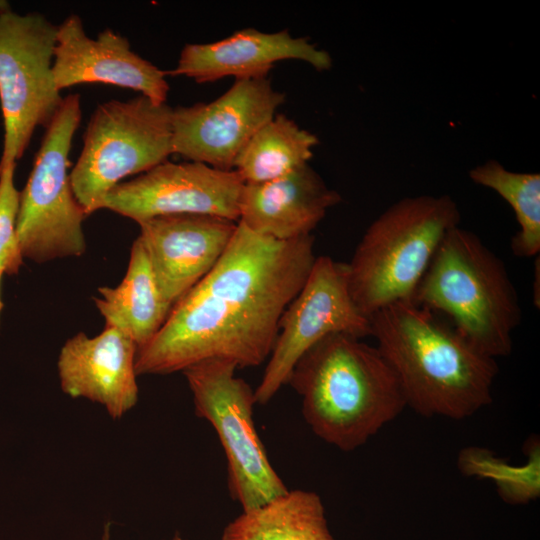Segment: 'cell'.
Returning a JSON list of instances; mask_svg holds the SVG:
<instances>
[{
	"label": "cell",
	"mask_w": 540,
	"mask_h": 540,
	"mask_svg": "<svg viewBox=\"0 0 540 540\" xmlns=\"http://www.w3.org/2000/svg\"><path fill=\"white\" fill-rule=\"evenodd\" d=\"M300 60L319 71L332 66V58L307 37H293L288 30L262 32L244 28L211 43L186 44L177 65L167 76H185L210 83L226 77L235 80L267 78L277 62Z\"/></svg>",
	"instance_id": "15"
},
{
	"label": "cell",
	"mask_w": 540,
	"mask_h": 540,
	"mask_svg": "<svg viewBox=\"0 0 540 540\" xmlns=\"http://www.w3.org/2000/svg\"><path fill=\"white\" fill-rule=\"evenodd\" d=\"M244 181L235 170L165 161L106 195L103 209L139 223L159 216L202 214L239 220Z\"/></svg>",
	"instance_id": "12"
},
{
	"label": "cell",
	"mask_w": 540,
	"mask_h": 540,
	"mask_svg": "<svg viewBox=\"0 0 540 540\" xmlns=\"http://www.w3.org/2000/svg\"><path fill=\"white\" fill-rule=\"evenodd\" d=\"M52 70L59 91L102 83L138 91L155 103H166L169 93L166 71L135 53L125 36L106 28L90 38L76 14L57 26Z\"/></svg>",
	"instance_id": "13"
},
{
	"label": "cell",
	"mask_w": 540,
	"mask_h": 540,
	"mask_svg": "<svg viewBox=\"0 0 540 540\" xmlns=\"http://www.w3.org/2000/svg\"><path fill=\"white\" fill-rule=\"evenodd\" d=\"M137 351L135 342L115 327L105 326L92 338L79 332L59 353L62 391L102 405L113 419L123 417L138 401Z\"/></svg>",
	"instance_id": "16"
},
{
	"label": "cell",
	"mask_w": 540,
	"mask_h": 540,
	"mask_svg": "<svg viewBox=\"0 0 540 540\" xmlns=\"http://www.w3.org/2000/svg\"><path fill=\"white\" fill-rule=\"evenodd\" d=\"M237 223L202 214L159 216L138 223L137 238L168 304L173 306L212 270L227 249Z\"/></svg>",
	"instance_id": "14"
},
{
	"label": "cell",
	"mask_w": 540,
	"mask_h": 540,
	"mask_svg": "<svg viewBox=\"0 0 540 540\" xmlns=\"http://www.w3.org/2000/svg\"><path fill=\"white\" fill-rule=\"evenodd\" d=\"M11 10L10 5L7 1L0 0V13Z\"/></svg>",
	"instance_id": "25"
},
{
	"label": "cell",
	"mask_w": 540,
	"mask_h": 540,
	"mask_svg": "<svg viewBox=\"0 0 540 540\" xmlns=\"http://www.w3.org/2000/svg\"><path fill=\"white\" fill-rule=\"evenodd\" d=\"M227 360H206L183 374L198 417L215 429L227 459L228 489L243 511L260 507L288 489L268 459L253 420L254 390Z\"/></svg>",
	"instance_id": "8"
},
{
	"label": "cell",
	"mask_w": 540,
	"mask_h": 540,
	"mask_svg": "<svg viewBox=\"0 0 540 540\" xmlns=\"http://www.w3.org/2000/svg\"><path fill=\"white\" fill-rule=\"evenodd\" d=\"M314 237L277 240L237 223L217 264L184 294L138 349L137 375H166L206 360L237 368L269 358L281 317L315 262Z\"/></svg>",
	"instance_id": "1"
},
{
	"label": "cell",
	"mask_w": 540,
	"mask_h": 540,
	"mask_svg": "<svg viewBox=\"0 0 540 540\" xmlns=\"http://www.w3.org/2000/svg\"><path fill=\"white\" fill-rule=\"evenodd\" d=\"M340 201V194L305 164L271 181L244 183L238 222L258 235L296 239L311 235Z\"/></svg>",
	"instance_id": "17"
},
{
	"label": "cell",
	"mask_w": 540,
	"mask_h": 540,
	"mask_svg": "<svg viewBox=\"0 0 540 540\" xmlns=\"http://www.w3.org/2000/svg\"><path fill=\"white\" fill-rule=\"evenodd\" d=\"M100 540H111V524L108 522L103 529Z\"/></svg>",
	"instance_id": "24"
},
{
	"label": "cell",
	"mask_w": 540,
	"mask_h": 540,
	"mask_svg": "<svg viewBox=\"0 0 540 540\" xmlns=\"http://www.w3.org/2000/svg\"><path fill=\"white\" fill-rule=\"evenodd\" d=\"M16 164L0 169V269L17 274L23 256L17 239V217L20 192L14 183Z\"/></svg>",
	"instance_id": "23"
},
{
	"label": "cell",
	"mask_w": 540,
	"mask_h": 540,
	"mask_svg": "<svg viewBox=\"0 0 540 540\" xmlns=\"http://www.w3.org/2000/svg\"><path fill=\"white\" fill-rule=\"evenodd\" d=\"M94 302L106 326L128 335L138 349L146 345L166 321L172 306L159 290L146 251L138 238L132 244L127 272L114 287H100Z\"/></svg>",
	"instance_id": "18"
},
{
	"label": "cell",
	"mask_w": 540,
	"mask_h": 540,
	"mask_svg": "<svg viewBox=\"0 0 540 540\" xmlns=\"http://www.w3.org/2000/svg\"><path fill=\"white\" fill-rule=\"evenodd\" d=\"M369 319L376 347L415 412L461 420L491 403L495 359L476 350L443 316L399 301Z\"/></svg>",
	"instance_id": "2"
},
{
	"label": "cell",
	"mask_w": 540,
	"mask_h": 540,
	"mask_svg": "<svg viewBox=\"0 0 540 540\" xmlns=\"http://www.w3.org/2000/svg\"><path fill=\"white\" fill-rule=\"evenodd\" d=\"M56 34L57 26L38 12L0 13V169L16 164L35 129H46L62 103L52 70Z\"/></svg>",
	"instance_id": "9"
},
{
	"label": "cell",
	"mask_w": 540,
	"mask_h": 540,
	"mask_svg": "<svg viewBox=\"0 0 540 540\" xmlns=\"http://www.w3.org/2000/svg\"><path fill=\"white\" fill-rule=\"evenodd\" d=\"M287 384L301 397L313 433L342 451L364 445L407 407L378 348L344 333L328 335L305 352Z\"/></svg>",
	"instance_id": "3"
},
{
	"label": "cell",
	"mask_w": 540,
	"mask_h": 540,
	"mask_svg": "<svg viewBox=\"0 0 540 540\" xmlns=\"http://www.w3.org/2000/svg\"><path fill=\"white\" fill-rule=\"evenodd\" d=\"M413 301L445 317L480 353H511L519 298L505 263L475 233L459 226L446 233Z\"/></svg>",
	"instance_id": "4"
},
{
	"label": "cell",
	"mask_w": 540,
	"mask_h": 540,
	"mask_svg": "<svg viewBox=\"0 0 540 540\" xmlns=\"http://www.w3.org/2000/svg\"><path fill=\"white\" fill-rule=\"evenodd\" d=\"M527 461L512 465L486 448H463L457 458L462 474L494 482L501 499L511 505L527 504L540 496V444L530 439L525 446Z\"/></svg>",
	"instance_id": "22"
},
{
	"label": "cell",
	"mask_w": 540,
	"mask_h": 540,
	"mask_svg": "<svg viewBox=\"0 0 540 540\" xmlns=\"http://www.w3.org/2000/svg\"><path fill=\"white\" fill-rule=\"evenodd\" d=\"M470 179L498 193L515 212L518 232L510 247L518 257L540 252V174L513 172L496 160H488L469 172Z\"/></svg>",
	"instance_id": "21"
},
{
	"label": "cell",
	"mask_w": 540,
	"mask_h": 540,
	"mask_svg": "<svg viewBox=\"0 0 540 540\" xmlns=\"http://www.w3.org/2000/svg\"><path fill=\"white\" fill-rule=\"evenodd\" d=\"M285 102L270 79L235 80L208 103L172 109V154L230 171L252 136Z\"/></svg>",
	"instance_id": "11"
},
{
	"label": "cell",
	"mask_w": 540,
	"mask_h": 540,
	"mask_svg": "<svg viewBox=\"0 0 540 540\" xmlns=\"http://www.w3.org/2000/svg\"><path fill=\"white\" fill-rule=\"evenodd\" d=\"M460 221L448 195L405 197L367 228L347 264L350 295L368 318L416 289L446 233Z\"/></svg>",
	"instance_id": "5"
},
{
	"label": "cell",
	"mask_w": 540,
	"mask_h": 540,
	"mask_svg": "<svg viewBox=\"0 0 540 540\" xmlns=\"http://www.w3.org/2000/svg\"><path fill=\"white\" fill-rule=\"evenodd\" d=\"M318 143L316 135L276 113L248 141L233 170L244 183L271 181L308 164Z\"/></svg>",
	"instance_id": "20"
},
{
	"label": "cell",
	"mask_w": 540,
	"mask_h": 540,
	"mask_svg": "<svg viewBox=\"0 0 540 540\" xmlns=\"http://www.w3.org/2000/svg\"><path fill=\"white\" fill-rule=\"evenodd\" d=\"M172 107L139 95L100 104L90 117L70 171L74 195L88 216L103 209L109 191L172 154Z\"/></svg>",
	"instance_id": "6"
},
{
	"label": "cell",
	"mask_w": 540,
	"mask_h": 540,
	"mask_svg": "<svg viewBox=\"0 0 540 540\" xmlns=\"http://www.w3.org/2000/svg\"><path fill=\"white\" fill-rule=\"evenodd\" d=\"M334 333L362 339L371 336V323L350 295L347 264L319 256L281 317L275 345L254 390L256 403H268L288 383L303 354Z\"/></svg>",
	"instance_id": "10"
},
{
	"label": "cell",
	"mask_w": 540,
	"mask_h": 540,
	"mask_svg": "<svg viewBox=\"0 0 540 540\" xmlns=\"http://www.w3.org/2000/svg\"><path fill=\"white\" fill-rule=\"evenodd\" d=\"M3 273H4V272L0 269V283H1V278H2V274H3ZM2 308H3V303H2L1 297H0V312H1Z\"/></svg>",
	"instance_id": "27"
},
{
	"label": "cell",
	"mask_w": 540,
	"mask_h": 540,
	"mask_svg": "<svg viewBox=\"0 0 540 540\" xmlns=\"http://www.w3.org/2000/svg\"><path fill=\"white\" fill-rule=\"evenodd\" d=\"M80 121L79 94L64 97L20 192L17 239L22 256L34 262L77 257L86 250L82 223L87 215L74 195L68 171Z\"/></svg>",
	"instance_id": "7"
},
{
	"label": "cell",
	"mask_w": 540,
	"mask_h": 540,
	"mask_svg": "<svg viewBox=\"0 0 540 540\" xmlns=\"http://www.w3.org/2000/svg\"><path fill=\"white\" fill-rule=\"evenodd\" d=\"M169 540H187V539H185V538L181 537L180 535L176 534Z\"/></svg>",
	"instance_id": "26"
},
{
	"label": "cell",
	"mask_w": 540,
	"mask_h": 540,
	"mask_svg": "<svg viewBox=\"0 0 540 540\" xmlns=\"http://www.w3.org/2000/svg\"><path fill=\"white\" fill-rule=\"evenodd\" d=\"M220 540H335L321 497L288 490L255 509L242 511L224 528Z\"/></svg>",
	"instance_id": "19"
}]
</instances>
